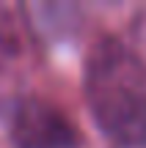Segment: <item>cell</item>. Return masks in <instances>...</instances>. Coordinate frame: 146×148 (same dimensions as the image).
<instances>
[{"label": "cell", "mask_w": 146, "mask_h": 148, "mask_svg": "<svg viewBox=\"0 0 146 148\" xmlns=\"http://www.w3.org/2000/svg\"><path fill=\"white\" fill-rule=\"evenodd\" d=\"M22 55V27L8 5H0V71Z\"/></svg>", "instance_id": "3"}, {"label": "cell", "mask_w": 146, "mask_h": 148, "mask_svg": "<svg viewBox=\"0 0 146 148\" xmlns=\"http://www.w3.org/2000/svg\"><path fill=\"white\" fill-rule=\"evenodd\" d=\"M11 148H83L80 129L42 96H19L8 118Z\"/></svg>", "instance_id": "2"}, {"label": "cell", "mask_w": 146, "mask_h": 148, "mask_svg": "<svg viewBox=\"0 0 146 148\" xmlns=\"http://www.w3.org/2000/svg\"><path fill=\"white\" fill-rule=\"evenodd\" d=\"M83 93L99 132L119 148L146 145V66L119 36H99L83 63Z\"/></svg>", "instance_id": "1"}]
</instances>
